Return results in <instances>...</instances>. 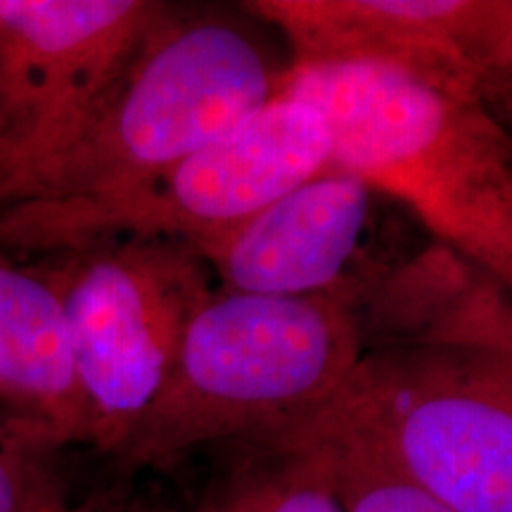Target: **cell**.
<instances>
[{
  "mask_svg": "<svg viewBox=\"0 0 512 512\" xmlns=\"http://www.w3.org/2000/svg\"><path fill=\"white\" fill-rule=\"evenodd\" d=\"M375 192L335 166L268 204L240 226L192 245L216 290L311 299L349 294L358 273Z\"/></svg>",
  "mask_w": 512,
  "mask_h": 512,
  "instance_id": "9c48e42d",
  "label": "cell"
},
{
  "mask_svg": "<svg viewBox=\"0 0 512 512\" xmlns=\"http://www.w3.org/2000/svg\"><path fill=\"white\" fill-rule=\"evenodd\" d=\"M50 512H140L136 501H131L121 491H100V494H93L83 498L79 503H57Z\"/></svg>",
  "mask_w": 512,
  "mask_h": 512,
  "instance_id": "5bb4252c",
  "label": "cell"
},
{
  "mask_svg": "<svg viewBox=\"0 0 512 512\" xmlns=\"http://www.w3.org/2000/svg\"><path fill=\"white\" fill-rule=\"evenodd\" d=\"M287 67L252 22L169 5L88 124L0 190V209L126 195L259 112Z\"/></svg>",
  "mask_w": 512,
  "mask_h": 512,
  "instance_id": "7a4b0ae2",
  "label": "cell"
},
{
  "mask_svg": "<svg viewBox=\"0 0 512 512\" xmlns=\"http://www.w3.org/2000/svg\"><path fill=\"white\" fill-rule=\"evenodd\" d=\"M169 5L0 0V190L72 140Z\"/></svg>",
  "mask_w": 512,
  "mask_h": 512,
  "instance_id": "52a82bcc",
  "label": "cell"
},
{
  "mask_svg": "<svg viewBox=\"0 0 512 512\" xmlns=\"http://www.w3.org/2000/svg\"><path fill=\"white\" fill-rule=\"evenodd\" d=\"M363 354L349 294L280 299L214 290L117 458L166 467L216 441L247 444L297 430L335 399Z\"/></svg>",
  "mask_w": 512,
  "mask_h": 512,
  "instance_id": "3957f363",
  "label": "cell"
},
{
  "mask_svg": "<svg viewBox=\"0 0 512 512\" xmlns=\"http://www.w3.org/2000/svg\"><path fill=\"white\" fill-rule=\"evenodd\" d=\"M256 448L197 512H347L323 453L297 437L247 441Z\"/></svg>",
  "mask_w": 512,
  "mask_h": 512,
  "instance_id": "8fae6325",
  "label": "cell"
},
{
  "mask_svg": "<svg viewBox=\"0 0 512 512\" xmlns=\"http://www.w3.org/2000/svg\"><path fill=\"white\" fill-rule=\"evenodd\" d=\"M0 401L38 444L91 441L64 311L46 273L0 261Z\"/></svg>",
  "mask_w": 512,
  "mask_h": 512,
  "instance_id": "30bf717a",
  "label": "cell"
},
{
  "mask_svg": "<svg viewBox=\"0 0 512 512\" xmlns=\"http://www.w3.org/2000/svg\"><path fill=\"white\" fill-rule=\"evenodd\" d=\"M290 62L375 60L512 119V0H254Z\"/></svg>",
  "mask_w": 512,
  "mask_h": 512,
  "instance_id": "ba28073f",
  "label": "cell"
},
{
  "mask_svg": "<svg viewBox=\"0 0 512 512\" xmlns=\"http://www.w3.org/2000/svg\"><path fill=\"white\" fill-rule=\"evenodd\" d=\"M292 432L361 448L451 512H512L510 354L370 349Z\"/></svg>",
  "mask_w": 512,
  "mask_h": 512,
  "instance_id": "277c9868",
  "label": "cell"
},
{
  "mask_svg": "<svg viewBox=\"0 0 512 512\" xmlns=\"http://www.w3.org/2000/svg\"><path fill=\"white\" fill-rule=\"evenodd\" d=\"M332 166L330 128L311 102L278 93L150 183L98 204L0 209V247L69 252L136 235L197 245L240 226Z\"/></svg>",
  "mask_w": 512,
  "mask_h": 512,
  "instance_id": "5b68a950",
  "label": "cell"
},
{
  "mask_svg": "<svg viewBox=\"0 0 512 512\" xmlns=\"http://www.w3.org/2000/svg\"><path fill=\"white\" fill-rule=\"evenodd\" d=\"M60 498L17 444L0 437V512H50Z\"/></svg>",
  "mask_w": 512,
  "mask_h": 512,
  "instance_id": "4fadbf2b",
  "label": "cell"
},
{
  "mask_svg": "<svg viewBox=\"0 0 512 512\" xmlns=\"http://www.w3.org/2000/svg\"><path fill=\"white\" fill-rule=\"evenodd\" d=\"M48 271L60 297L91 444L117 456L162 394L214 275L183 240H95Z\"/></svg>",
  "mask_w": 512,
  "mask_h": 512,
  "instance_id": "8992f818",
  "label": "cell"
},
{
  "mask_svg": "<svg viewBox=\"0 0 512 512\" xmlns=\"http://www.w3.org/2000/svg\"><path fill=\"white\" fill-rule=\"evenodd\" d=\"M280 437L304 439L323 453L347 512H451L361 448L299 432Z\"/></svg>",
  "mask_w": 512,
  "mask_h": 512,
  "instance_id": "7c38bea8",
  "label": "cell"
},
{
  "mask_svg": "<svg viewBox=\"0 0 512 512\" xmlns=\"http://www.w3.org/2000/svg\"><path fill=\"white\" fill-rule=\"evenodd\" d=\"M278 93L323 114L335 169L403 204L512 297V136L503 121L375 60L290 62Z\"/></svg>",
  "mask_w": 512,
  "mask_h": 512,
  "instance_id": "6da1fadb",
  "label": "cell"
}]
</instances>
